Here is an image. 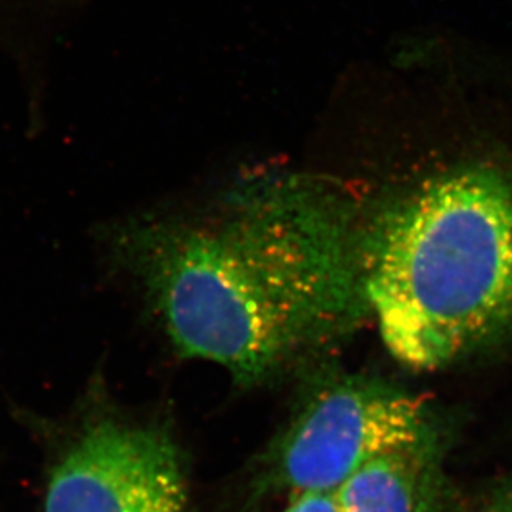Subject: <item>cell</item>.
Masks as SVG:
<instances>
[{
    "mask_svg": "<svg viewBox=\"0 0 512 512\" xmlns=\"http://www.w3.org/2000/svg\"><path fill=\"white\" fill-rule=\"evenodd\" d=\"M368 222L323 178L266 173L202 207L119 228L112 245L175 350L253 386L371 315Z\"/></svg>",
    "mask_w": 512,
    "mask_h": 512,
    "instance_id": "cell-1",
    "label": "cell"
},
{
    "mask_svg": "<svg viewBox=\"0 0 512 512\" xmlns=\"http://www.w3.org/2000/svg\"><path fill=\"white\" fill-rule=\"evenodd\" d=\"M366 293L389 353L441 370L512 328V177L446 173L368 222Z\"/></svg>",
    "mask_w": 512,
    "mask_h": 512,
    "instance_id": "cell-2",
    "label": "cell"
},
{
    "mask_svg": "<svg viewBox=\"0 0 512 512\" xmlns=\"http://www.w3.org/2000/svg\"><path fill=\"white\" fill-rule=\"evenodd\" d=\"M428 443V414L413 394L371 376H330L271 451V483L290 494L335 493L371 459Z\"/></svg>",
    "mask_w": 512,
    "mask_h": 512,
    "instance_id": "cell-3",
    "label": "cell"
},
{
    "mask_svg": "<svg viewBox=\"0 0 512 512\" xmlns=\"http://www.w3.org/2000/svg\"><path fill=\"white\" fill-rule=\"evenodd\" d=\"M44 512H193L178 444L158 426L90 414L50 466Z\"/></svg>",
    "mask_w": 512,
    "mask_h": 512,
    "instance_id": "cell-4",
    "label": "cell"
},
{
    "mask_svg": "<svg viewBox=\"0 0 512 512\" xmlns=\"http://www.w3.org/2000/svg\"><path fill=\"white\" fill-rule=\"evenodd\" d=\"M428 444L389 451L363 464L336 489L338 512H419Z\"/></svg>",
    "mask_w": 512,
    "mask_h": 512,
    "instance_id": "cell-5",
    "label": "cell"
},
{
    "mask_svg": "<svg viewBox=\"0 0 512 512\" xmlns=\"http://www.w3.org/2000/svg\"><path fill=\"white\" fill-rule=\"evenodd\" d=\"M283 512H338L335 493L306 491L290 494V501Z\"/></svg>",
    "mask_w": 512,
    "mask_h": 512,
    "instance_id": "cell-6",
    "label": "cell"
},
{
    "mask_svg": "<svg viewBox=\"0 0 512 512\" xmlns=\"http://www.w3.org/2000/svg\"><path fill=\"white\" fill-rule=\"evenodd\" d=\"M479 512H512V479L489 489L484 494Z\"/></svg>",
    "mask_w": 512,
    "mask_h": 512,
    "instance_id": "cell-7",
    "label": "cell"
}]
</instances>
